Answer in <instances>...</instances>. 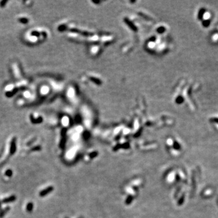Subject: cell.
Returning a JSON list of instances; mask_svg holds the SVG:
<instances>
[{"instance_id": "4", "label": "cell", "mask_w": 218, "mask_h": 218, "mask_svg": "<svg viewBox=\"0 0 218 218\" xmlns=\"http://www.w3.org/2000/svg\"><path fill=\"white\" fill-rule=\"evenodd\" d=\"M205 12H206V9H205V8L202 7L201 8V9H200V10L198 12V19H199V20H202Z\"/></svg>"}, {"instance_id": "7", "label": "cell", "mask_w": 218, "mask_h": 218, "mask_svg": "<svg viewBox=\"0 0 218 218\" xmlns=\"http://www.w3.org/2000/svg\"><path fill=\"white\" fill-rule=\"evenodd\" d=\"M33 204L32 202H29L27 205L26 207V210L28 212H31L33 210Z\"/></svg>"}, {"instance_id": "1", "label": "cell", "mask_w": 218, "mask_h": 218, "mask_svg": "<svg viewBox=\"0 0 218 218\" xmlns=\"http://www.w3.org/2000/svg\"><path fill=\"white\" fill-rule=\"evenodd\" d=\"M17 150V138H13L10 142V154L13 155L15 154Z\"/></svg>"}, {"instance_id": "3", "label": "cell", "mask_w": 218, "mask_h": 218, "mask_svg": "<svg viewBox=\"0 0 218 218\" xmlns=\"http://www.w3.org/2000/svg\"><path fill=\"white\" fill-rule=\"evenodd\" d=\"M17 199V197L15 196V195H12L8 197V198H5V199H3L2 200V202L4 203V204H7V203H9V202H13L16 200Z\"/></svg>"}, {"instance_id": "12", "label": "cell", "mask_w": 218, "mask_h": 218, "mask_svg": "<svg viewBox=\"0 0 218 218\" xmlns=\"http://www.w3.org/2000/svg\"><path fill=\"white\" fill-rule=\"evenodd\" d=\"M35 140H36V139L35 138V139H32V140H31V141L29 142L27 144V146H30V145H32V144H33V143H34V142L35 141Z\"/></svg>"}, {"instance_id": "2", "label": "cell", "mask_w": 218, "mask_h": 218, "mask_svg": "<svg viewBox=\"0 0 218 218\" xmlns=\"http://www.w3.org/2000/svg\"><path fill=\"white\" fill-rule=\"evenodd\" d=\"M53 189L54 188L52 186L48 187H47L46 189H44V190H42V191L40 193V196L41 197L46 196L48 194H49L50 192H52V191L53 190Z\"/></svg>"}, {"instance_id": "8", "label": "cell", "mask_w": 218, "mask_h": 218, "mask_svg": "<svg viewBox=\"0 0 218 218\" xmlns=\"http://www.w3.org/2000/svg\"><path fill=\"white\" fill-rule=\"evenodd\" d=\"M48 91H49V88H48V87H46V86H44L41 88V93H42V94H46L48 93Z\"/></svg>"}, {"instance_id": "11", "label": "cell", "mask_w": 218, "mask_h": 218, "mask_svg": "<svg viewBox=\"0 0 218 218\" xmlns=\"http://www.w3.org/2000/svg\"><path fill=\"white\" fill-rule=\"evenodd\" d=\"M210 121L211 123H214L218 124V118H211L210 119Z\"/></svg>"}, {"instance_id": "10", "label": "cell", "mask_w": 218, "mask_h": 218, "mask_svg": "<svg viewBox=\"0 0 218 218\" xmlns=\"http://www.w3.org/2000/svg\"><path fill=\"white\" fill-rule=\"evenodd\" d=\"M5 174L7 176H8V177H11V176H12V175H13V172H12V171L11 170L9 169L6 171Z\"/></svg>"}, {"instance_id": "13", "label": "cell", "mask_w": 218, "mask_h": 218, "mask_svg": "<svg viewBox=\"0 0 218 218\" xmlns=\"http://www.w3.org/2000/svg\"><path fill=\"white\" fill-rule=\"evenodd\" d=\"M0 210H1V201H0Z\"/></svg>"}, {"instance_id": "5", "label": "cell", "mask_w": 218, "mask_h": 218, "mask_svg": "<svg viewBox=\"0 0 218 218\" xmlns=\"http://www.w3.org/2000/svg\"><path fill=\"white\" fill-rule=\"evenodd\" d=\"M10 207H7L6 208H5L4 209L1 210L0 212V218H2L5 216V214L10 210Z\"/></svg>"}, {"instance_id": "6", "label": "cell", "mask_w": 218, "mask_h": 218, "mask_svg": "<svg viewBox=\"0 0 218 218\" xmlns=\"http://www.w3.org/2000/svg\"><path fill=\"white\" fill-rule=\"evenodd\" d=\"M202 26L204 27H209L210 25L211 24V20L210 19H205V20L202 21Z\"/></svg>"}, {"instance_id": "9", "label": "cell", "mask_w": 218, "mask_h": 218, "mask_svg": "<svg viewBox=\"0 0 218 218\" xmlns=\"http://www.w3.org/2000/svg\"><path fill=\"white\" fill-rule=\"evenodd\" d=\"M41 147L40 145H37V146H35V147H33L32 149L30 150V152H36V151H40L41 150Z\"/></svg>"}]
</instances>
